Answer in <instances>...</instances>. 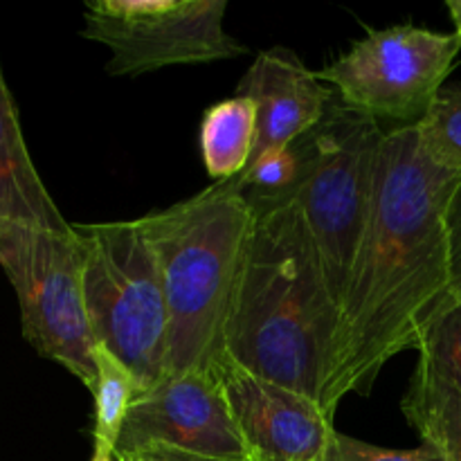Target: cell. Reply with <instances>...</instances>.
Masks as SVG:
<instances>
[{
	"instance_id": "cell-15",
	"label": "cell",
	"mask_w": 461,
	"mask_h": 461,
	"mask_svg": "<svg viewBox=\"0 0 461 461\" xmlns=\"http://www.w3.org/2000/svg\"><path fill=\"white\" fill-rule=\"evenodd\" d=\"M97 360V385H95V450L115 455L117 439L124 426L126 412L135 396L140 394V385L133 372L108 349L97 345L95 349Z\"/></svg>"
},
{
	"instance_id": "cell-7",
	"label": "cell",
	"mask_w": 461,
	"mask_h": 461,
	"mask_svg": "<svg viewBox=\"0 0 461 461\" xmlns=\"http://www.w3.org/2000/svg\"><path fill=\"white\" fill-rule=\"evenodd\" d=\"M459 50L455 32L396 25L369 32L318 77L342 106L412 126L430 111Z\"/></svg>"
},
{
	"instance_id": "cell-14",
	"label": "cell",
	"mask_w": 461,
	"mask_h": 461,
	"mask_svg": "<svg viewBox=\"0 0 461 461\" xmlns=\"http://www.w3.org/2000/svg\"><path fill=\"white\" fill-rule=\"evenodd\" d=\"M403 414L444 461H461V392L414 369Z\"/></svg>"
},
{
	"instance_id": "cell-19",
	"label": "cell",
	"mask_w": 461,
	"mask_h": 461,
	"mask_svg": "<svg viewBox=\"0 0 461 461\" xmlns=\"http://www.w3.org/2000/svg\"><path fill=\"white\" fill-rule=\"evenodd\" d=\"M322 461H444V457L428 444H421L414 450H392L336 430Z\"/></svg>"
},
{
	"instance_id": "cell-3",
	"label": "cell",
	"mask_w": 461,
	"mask_h": 461,
	"mask_svg": "<svg viewBox=\"0 0 461 461\" xmlns=\"http://www.w3.org/2000/svg\"><path fill=\"white\" fill-rule=\"evenodd\" d=\"M160 261L169 309L167 376H221L225 331L246 268L257 212L234 180L140 216Z\"/></svg>"
},
{
	"instance_id": "cell-17",
	"label": "cell",
	"mask_w": 461,
	"mask_h": 461,
	"mask_svg": "<svg viewBox=\"0 0 461 461\" xmlns=\"http://www.w3.org/2000/svg\"><path fill=\"white\" fill-rule=\"evenodd\" d=\"M417 372L461 392V300L450 297L417 347Z\"/></svg>"
},
{
	"instance_id": "cell-20",
	"label": "cell",
	"mask_w": 461,
	"mask_h": 461,
	"mask_svg": "<svg viewBox=\"0 0 461 461\" xmlns=\"http://www.w3.org/2000/svg\"><path fill=\"white\" fill-rule=\"evenodd\" d=\"M450 230V297L461 300V185L448 214Z\"/></svg>"
},
{
	"instance_id": "cell-18",
	"label": "cell",
	"mask_w": 461,
	"mask_h": 461,
	"mask_svg": "<svg viewBox=\"0 0 461 461\" xmlns=\"http://www.w3.org/2000/svg\"><path fill=\"white\" fill-rule=\"evenodd\" d=\"M417 129L428 156L444 169L461 174V84H446L439 90Z\"/></svg>"
},
{
	"instance_id": "cell-13",
	"label": "cell",
	"mask_w": 461,
	"mask_h": 461,
	"mask_svg": "<svg viewBox=\"0 0 461 461\" xmlns=\"http://www.w3.org/2000/svg\"><path fill=\"white\" fill-rule=\"evenodd\" d=\"M257 144V104L234 95L205 111L201 122V156L214 183L234 180L250 165Z\"/></svg>"
},
{
	"instance_id": "cell-9",
	"label": "cell",
	"mask_w": 461,
	"mask_h": 461,
	"mask_svg": "<svg viewBox=\"0 0 461 461\" xmlns=\"http://www.w3.org/2000/svg\"><path fill=\"white\" fill-rule=\"evenodd\" d=\"M165 455L248 461L219 376L171 374L135 396L117 439L115 457L138 461Z\"/></svg>"
},
{
	"instance_id": "cell-24",
	"label": "cell",
	"mask_w": 461,
	"mask_h": 461,
	"mask_svg": "<svg viewBox=\"0 0 461 461\" xmlns=\"http://www.w3.org/2000/svg\"><path fill=\"white\" fill-rule=\"evenodd\" d=\"M117 461H122V459H117ZM138 461H162V459H158V457H149V459H138Z\"/></svg>"
},
{
	"instance_id": "cell-16",
	"label": "cell",
	"mask_w": 461,
	"mask_h": 461,
	"mask_svg": "<svg viewBox=\"0 0 461 461\" xmlns=\"http://www.w3.org/2000/svg\"><path fill=\"white\" fill-rule=\"evenodd\" d=\"M302 174V158L295 144L284 149H273L248 165L239 178L237 187L255 212L282 205L293 201Z\"/></svg>"
},
{
	"instance_id": "cell-23",
	"label": "cell",
	"mask_w": 461,
	"mask_h": 461,
	"mask_svg": "<svg viewBox=\"0 0 461 461\" xmlns=\"http://www.w3.org/2000/svg\"><path fill=\"white\" fill-rule=\"evenodd\" d=\"M90 461H117L113 453H104V450H93V459Z\"/></svg>"
},
{
	"instance_id": "cell-22",
	"label": "cell",
	"mask_w": 461,
	"mask_h": 461,
	"mask_svg": "<svg viewBox=\"0 0 461 461\" xmlns=\"http://www.w3.org/2000/svg\"><path fill=\"white\" fill-rule=\"evenodd\" d=\"M162 461H223V459H203V457H189V455H165V457H158Z\"/></svg>"
},
{
	"instance_id": "cell-21",
	"label": "cell",
	"mask_w": 461,
	"mask_h": 461,
	"mask_svg": "<svg viewBox=\"0 0 461 461\" xmlns=\"http://www.w3.org/2000/svg\"><path fill=\"white\" fill-rule=\"evenodd\" d=\"M446 9H448L450 18H453L455 34L461 39V0H448V3H446Z\"/></svg>"
},
{
	"instance_id": "cell-8",
	"label": "cell",
	"mask_w": 461,
	"mask_h": 461,
	"mask_svg": "<svg viewBox=\"0 0 461 461\" xmlns=\"http://www.w3.org/2000/svg\"><path fill=\"white\" fill-rule=\"evenodd\" d=\"M225 12V0H90L81 36L111 50L106 75H147L246 54L223 27Z\"/></svg>"
},
{
	"instance_id": "cell-4",
	"label": "cell",
	"mask_w": 461,
	"mask_h": 461,
	"mask_svg": "<svg viewBox=\"0 0 461 461\" xmlns=\"http://www.w3.org/2000/svg\"><path fill=\"white\" fill-rule=\"evenodd\" d=\"M72 228L95 342L133 372L144 394L167 376L169 356V309L151 239L140 219Z\"/></svg>"
},
{
	"instance_id": "cell-12",
	"label": "cell",
	"mask_w": 461,
	"mask_h": 461,
	"mask_svg": "<svg viewBox=\"0 0 461 461\" xmlns=\"http://www.w3.org/2000/svg\"><path fill=\"white\" fill-rule=\"evenodd\" d=\"M0 223H21L50 232L72 230L32 162L7 84L0 90Z\"/></svg>"
},
{
	"instance_id": "cell-2",
	"label": "cell",
	"mask_w": 461,
	"mask_h": 461,
	"mask_svg": "<svg viewBox=\"0 0 461 461\" xmlns=\"http://www.w3.org/2000/svg\"><path fill=\"white\" fill-rule=\"evenodd\" d=\"M336 327L338 306L297 203L257 212L225 331L228 363L322 405Z\"/></svg>"
},
{
	"instance_id": "cell-6",
	"label": "cell",
	"mask_w": 461,
	"mask_h": 461,
	"mask_svg": "<svg viewBox=\"0 0 461 461\" xmlns=\"http://www.w3.org/2000/svg\"><path fill=\"white\" fill-rule=\"evenodd\" d=\"M0 266L16 291L25 340L93 392L97 342L86 313L81 246L75 228L50 232L0 223Z\"/></svg>"
},
{
	"instance_id": "cell-25",
	"label": "cell",
	"mask_w": 461,
	"mask_h": 461,
	"mask_svg": "<svg viewBox=\"0 0 461 461\" xmlns=\"http://www.w3.org/2000/svg\"><path fill=\"white\" fill-rule=\"evenodd\" d=\"M3 86H5V79H3V75H0V90H3Z\"/></svg>"
},
{
	"instance_id": "cell-10",
	"label": "cell",
	"mask_w": 461,
	"mask_h": 461,
	"mask_svg": "<svg viewBox=\"0 0 461 461\" xmlns=\"http://www.w3.org/2000/svg\"><path fill=\"white\" fill-rule=\"evenodd\" d=\"M219 378L248 461L324 459L336 428L322 405L234 363H225Z\"/></svg>"
},
{
	"instance_id": "cell-11",
	"label": "cell",
	"mask_w": 461,
	"mask_h": 461,
	"mask_svg": "<svg viewBox=\"0 0 461 461\" xmlns=\"http://www.w3.org/2000/svg\"><path fill=\"white\" fill-rule=\"evenodd\" d=\"M237 95L257 104V144L250 162L273 149L291 147L327 115L336 93L320 81L288 48H270L255 57L239 81ZM248 169V167H246Z\"/></svg>"
},
{
	"instance_id": "cell-1",
	"label": "cell",
	"mask_w": 461,
	"mask_h": 461,
	"mask_svg": "<svg viewBox=\"0 0 461 461\" xmlns=\"http://www.w3.org/2000/svg\"><path fill=\"white\" fill-rule=\"evenodd\" d=\"M461 174L426 153L417 124L385 131L372 216L338 313L322 408L336 417L347 394H372L394 356L417 351L450 300L448 214Z\"/></svg>"
},
{
	"instance_id": "cell-5",
	"label": "cell",
	"mask_w": 461,
	"mask_h": 461,
	"mask_svg": "<svg viewBox=\"0 0 461 461\" xmlns=\"http://www.w3.org/2000/svg\"><path fill=\"white\" fill-rule=\"evenodd\" d=\"M383 138L378 120L342 106L336 97L324 120L293 142L302 158L293 201L313 237L338 313L372 216Z\"/></svg>"
}]
</instances>
